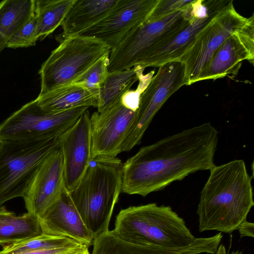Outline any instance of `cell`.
Here are the masks:
<instances>
[{
  "mask_svg": "<svg viewBox=\"0 0 254 254\" xmlns=\"http://www.w3.org/2000/svg\"><path fill=\"white\" fill-rule=\"evenodd\" d=\"M61 136L0 141V207L24 197L42 163L59 146Z\"/></svg>",
  "mask_w": 254,
  "mask_h": 254,
  "instance_id": "obj_5",
  "label": "cell"
},
{
  "mask_svg": "<svg viewBox=\"0 0 254 254\" xmlns=\"http://www.w3.org/2000/svg\"><path fill=\"white\" fill-rule=\"evenodd\" d=\"M145 68L140 66L138 73L139 83L135 90H129L125 92L121 97L122 104L128 108L136 111L139 105L140 96L148 85L155 73V70H151L144 74Z\"/></svg>",
  "mask_w": 254,
  "mask_h": 254,
  "instance_id": "obj_28",
  "label": "cell"
},
{
  "mask_svg": "<svg viewBox=\"0 0 254 254\" xmlns=\"http://www.w3.org/2000/svg\"><path fill=\"white\" fill-rule=\"evenodd\" d=\"M197 209L199 231L231 233L247 220L254 205L252 177L243 160L210 170Z\"/></svg>",
  "mask_w": 254,
  "mask_h": 254,
  "instance_id": "obj_2",
  "label": "cell"
},
{
  "mask_svg": "<svg viewBox=\"0 0 254 254\" xmlns=\"http://www.w3.org/2000/svg\"><path fill=\"white\" fill-rule=\"evenodd\" d=\"M98 93L75 84L39 94L35 100L44 111L59 113L81 107H97Z\"/></svg>",
  "mask_w": 254,
  "mask_h": 254,
  "instance_id": "obj_20",
  "label": "cell"
},
{
  "mask_svg": "<svg viewBox=\"0 0 254 254\" xmlns=\"http://www.w3.org/2000/svg\"><path fill=\"white\" fill-rule=\"evenodd\" d=\"M84 246L85 245L82 244H78L64 246L57 248L29 252L18 254H67L68 253L73 252Z\"/></svg>",
  "mask_w": 254,
  "mask_h": 254,
  "instance_id": "obj_30",
  "label": "cell"
},
{
  "mask_svg": "<svg viewBox=\"0 0 254 254\" xmlns=\"http://www.w3.org/2000/svg\"><path fill=\"white\" fill-rule=\"evenodd\" d=\"M218 132L205 123L141 147L122 166L121 192L146 196L214 164Z\"/></svg>",
  "mask_w": 254,
  "mask_h": 254,
  "instance_id": "obj_1",
  "label": "cell"
},
{
  "mask_svg": "<svg viewBox=\"0 0 254 254\" xmlns=\"http://www.w3.org/2000/svg\"><path fill=\"white\" fill-rule=\"evenodd\" d=\"M237 230H238L241 237H254V224L247 220L241 223Z\"/></svg>",
  "mask_w": 254,
  "mask_h": 254,
  "instance_id": "obj_31",
  "label": "cell"
},
{
  "mask_svg": "<svg viewBox=\"0 0 254 254\" xmlns=\"http://www.w3.org/2000/svg\"><path fill=\"white\" fill-rule=\"evenodd\" d=\"M232 1L226 0L216 5L200 0L192 1V17L188 25L147 52L136 65L145 68L158 67L168 63L180 62L199 31Z\"/></svg>",
  "mask_w": 254,
  "mask_h": 254,
  "instance_id": "obj_11",
  "label": "cell"
},
{
  "mask_svg": "<svg viewBox=\"0 0 254 254\" xmlns=\"http://www.w3.org/2000/svg\"><path fill=\"white\" fill-rule=\"evenodd\" d=\"M254 16L247 18L245 24L233 33L215 51L207 64L196 77L195 83L216 80L225 76L233 79L243 61L254 64Z\"/></svg>",
  "mask_w": 254,
  "mask_h": 254,
  "instance_id": "obj_13",
  "label": "cell"
},
{
  "mask_svg": "<svg viewBox=\"0 0 254 254\" xmlns=\"http://www.w3.org/2000/svg\"><path fill=\"white\" fill-rule=\"evenodd\" d=\"M34 0H4L0 3V53L34 11Z\"/></svg>",
  "mask_w": 254,
  "mask_h": 254,
  "instance_id": "obj_22",
  "label": "cell"
},
{
  "mask_svg": "<svg viewBox=\"0 0 254 254\" xmlns=\"http://www.w3.org/2000/svg\"><path fill=\"white\" fill-rule=\"evenodd\" d=\"M78 244H82L68 237L42 233L17 243L2 246L0 250V254H18Z\"/></svg>",
  "mask_w": 254,
  "mask_h": 254,
  "instance_id": "obj_25",
  "label": "cell"
},
{
  "mask_svg": "<svg viewBox=\"0 0 254 254\" xmlns=\"http://www.w3.org/2000/svg\"><path fill=\"white\" fill-rule=\"evenodd\" d=\"M52 51L39 70L40 94L72 84L110 48L93 38L76 36L66 38Z\"/></svg>",
  "mask_w": 254,
  "mask_h": 254,
  "instance_id": "obj_6",
  "label": "cell"
},
{
  "mask_svg": "<svg viewBox=\"0 0 254 254\" xmlns=\"http://www.w3.org/2000/svg\"><path fill=\"white\" fill-rule=\"evenodd\" d=\"M158 19L148 18L109 54V72L129 69L147 52L184 28L192 17L191 4Z\"/></svg>",
  "mask_w": 254,
  "mask_h": 254,
  "instance_id": "obj_7",
  "label": "cell"
},
{
  "mask_svg": "<svg viewBox=\"0 0 254 254\" xmlns=\"http://www.w3.org/2000/svg\"><path fill=\"white\" fill-rule=\"evenodd\" d=\"M36 29L37 18L34 8L29 19L10 38L6 48L16 49L34 46L39 39Z\"/></svg>",
  "mask_w": 254,
  "mask_h": 254,
  "instance_id": "obj_27",
  "label": "cell"
},
{
  "mask_svg": "<svg viewBox=\"0 0 254 254\" xmlns=\"http://www.w3.org/2000/svg\"><path fill=\"white\" fill-rule=\"evenodd\" d=\"M39 219L42 233L73 239L89 247L94 237L84 225L66 189Z\"/></svg>",
  "mask_w": 254,
  "mask_h": 254,
  "instance_id": "obj_17",
  "label": "cell"
},
{
  "mask_svg": "<svg viewBox=\"0 0 254 254\" xmlns=\"http://www.w3.org/2000/svg\"><path fill=\"white\" fill-rule=\"evenodd\" d=\"M118 0H74L62 24L63 32L56 36L59 42L78 36L100 21Z\"/></svg>",
  "mask_w": 254,
  "mask_h": 254,
  "instance_id": "obj_19",
  "label": "cell"
},
{
  "mask_svg": "<svg viewBox=\"0 0 254 254\" xmlns=\"http://www.w3.org/2000/svg\"><path fill=\"white\" fill-rule=\"evenodd\" d=\"M122 164L117 157L93 159L80 181L69 192L84 225L94 238L109 230L121 192Z\"/></svg>",
  "mask_w": 254,
  "mask_h": 254,
  "instance_id": "obj_3",
  "label": "cell"
},
{
  "mask_svg": "<svg viewBox=\"0 0 254 254\" xmlns=\"http://www.w3.org/2000/svg\"><path fill=\"white\" fill-rule=\"evenodd\" d=\"M139 65L122 71L109 72L98 90L97 112H101L117 102L138 80Z\"/></svg>",
  "mask_w": 254,
  "mask_h": 254,
  "instance_id": "obj_23",
  "label": "cell"
},
{
  "mask_svg": "<svg viewBox=\"0 0 254 254\" xmlns=\"http://www.w3.org/2000/svg\"><path fill=\"white\" fill-rule=\"evenodd\" d=\"M135 112L124 105L120 98L109 108L90 116L91 160L115 158L122 152Z\"/></svg>",
  "mask_w": 254,
  "mask_h": 254,
  "instance_id": "obj_14",
  "label": "cell"
},
{
  "mask_svg": "<svg viewBox=\"0 0 254 254\" xmlns=\"http://www.w3.org/2000/svg\"><path fill=\"white\" fill-rule=\"evenodd\" d=\"M91 142L90 115L87 110L60 137L64 186L68 192L77 185L89 166Z\"/></svg>",
  "mask_w": 254,
  "mask_h": 254,
  "instance_id": "obj_16",
  "label": "cell"
},
{
  "mask_svg": "<svg viewBox=\"0 0 254 254\" xmlns=\"http://www.w3.org/2000/svg\"><path fill=\"white\" fill-rule=\"evenodd\" d=\"M42 234L39 219L28 212L17 216L0 207V246L17 243Z\"/></svg>",
  "mask_w": 254,
  "mask_h": 254,
  "instance_id": "obj_21",
  "label": "cell"
},
{
  "mask_svg": "<svg viewBox=\"0 0 254 254\" xmlns=\"http://www.w3.org/2000/svg\"><path fill=\"white\" fill-rule=\"evenodd\" d=\"M91 254H213L215 247L211 237L196 238L184 247L143 246L127 242L108 230L96 237Z\"/></svg>",
  "mask_w": 254,
  "mask_h": 254,
  "instance_id": "obj_18",
  "label": "cell"
},
{
  "mask_svg": "<svg viewBox=\"0 0 254 254\" xmlns=\"http://www.w3.org/2000/svg\"><path fill=\"white\" fill-rule=\"evenodd\" d=\"M158 67L140 96L138 107L123 142L122 152L129 151L140 144L156 114L170 97L186 85L184 66L180 62L168 63Z\"/></svg>",
  "mask_w": 254,
  "mask_h": 254,
  "instance_id": "obj_9",
  "label": "cell"
},
{
  "mask_svg": "<svg viewBox=\"0 0 254 254\" xmlns=\"http://www.w3.org/2000/svg\"><path fill=\"white\" fill-rule=\"evenodd\" d=\"M67 254H90V253L88 251V247L84 246Z\"/></svg>",
  "mask_w": 254,
  "mask_h": 254,
  "instance_id": "obj_32",
  "label": "cell"
},
{
  "mask_svg": "<svg viewBox=\"0 0 254 254\" xmlns=\"http://www.w3.org/2000/svg\"><path fill=\"white\" fill-rule=\"evenodd\" d=\"M158 0H118L104 17L78 36L96 39L114 49L147 19Z\"/></svg>",
  "mask_w": 254,
  "mask_h": 254,
  "instance_id": "obj_12",
  "label": "cell"
},
{
  "mask_svg": "<svg viewBox=\"0 0 254 254\" xmlns=\"http://www.w3.org/2000/svg\"><path fill=\"white\" fill-rule=\"evenodd\" d=\"M109 54L98 59L72 84L81 86L90 91L98 93L99 88L109 73Z\"/></svg>",
  "mask_w": 254,
  "mask_h": 254,
  "instance_id": "obj_26",
  "label": "cell"
},
{
  "mask_svg": "<svg viewBox=\"0 0 254 254\" xmlns=\"http://www.w3.org/2000/svg\"><path fill=\"white\" fill-rule=\"evenodd\" d=\"M113 231L123 240L143 246L184 247L196 239L170 206L155 203L121 210Z\"/></svg>",
  "mask_w": 254,
  "mask_h": 254,
  "instance_id": "obj_4",
  "label": "cell"
},
{
  "mask_svg": "<svg viewBox=\"0 0 254 254\" xmlns=\"http://www.w3.org/2000/svg\"><path fill=\"white\" fill-rule=\"evenodd\" d=\"M88 108L81 107L50 113L43 110L35 99L0 124V141L40 139L61 135Z\"/></svg>",
  "mask_w": 254,
  "mask_h": 254,
  "instance_id": "obj_8",
  "label": "cell"
},
{
  "mask_svg": "<svg viewBox=\"0 0 254 254\" xmlns=\"http://www.w3.org/2000/svg\"><path fill=\"white\" fill-rule=\"evenodd\" d=\"M247 20L237 11L232 1L199 31L180 61L184 66L186 85L195 83L215 51Z\"/></svg>",
  "mask_w": 254,
  "mask_h": 254,
  "instance_id": "obj_10",
  "label": "cell"
},
{
  "mask_svg": "<svg viewBox=\"0 0 254 254\" xmlns=\"http://www.w3.org/2000/svg\"><path fill=\"white\" fill-rule=\"evenodd\" d=\"M74 0H34L38 39H44L61 26Z\"/></svg>",
  "mask_w": 254,
  "mask_h": 254,
  "instance_id": "obj_24",
  "label": "cell"
},
{
  "mask_svg": "<svg viewBox=\"0 0 254 254\" xmlns=\"http://www.w3.org/2000/svg\"><path fill=\"white\" fill-rule=\"evenodd\" d=\"M65 189L60 143L42 163L23 197L27 212L39 218Z\"/></svg>",
  "mask_w": 254,
  "mask_h": 254,
  "instance_id": "obj_15",
  "label": "cell"
},
{
  "mask_svg": "<svg viewBox=\"0 0 254 254\" xmlns=\"http://www.w3.org/2000/svg\"><path fill=\"white\" fill-rule=\"evenodd\" d=\"M192 0H158L148 18L155 20L162 18L183 8Z\"/></svg>",
  "mask_w": 254,
  "mask_h": 254,
  "instance_id": "obj_29",
  "label": "cell"
}]
</instances>
